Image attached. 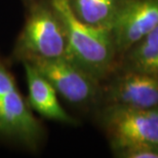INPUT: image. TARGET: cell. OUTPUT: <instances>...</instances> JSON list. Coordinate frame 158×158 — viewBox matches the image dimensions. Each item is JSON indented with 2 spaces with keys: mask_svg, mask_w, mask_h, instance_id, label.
Instances as JSON below:
<instances>
[{
  "mask_svg": "<svg viewBox=\"0 0 158 158\" xmlns=\"http://www.w3.org/2000/svg\"><path fill=\"white\" fill-rule=\"evenodd\" d=\"M50 2L65 26L66 58L99 81H106L119 65V55L111 31L80 22L73 15L67 0Z\"/></svg>",
  "mask_w": 158,
  "mask_h": 158,
  "instance_id": "1",
  "label": "cell"
},
{
  "mask_svg": "<svg viewBox=\"0 0 158 158\" xmlns=\"http://www.w3.org/2000/svg\"><path fill=\"white\" fill-rule=\"evenodd\" d=\"M67 36L64 23L50 0L31 3L14 56L21 62L66 58Z\"/></svg>",
  "mask_w": 158,
  "mask_h": 158,
  "instance_id": "2",
  "label": "cell"
},
{
  "mask_svg": "<svg viewBox=\"0 0 158 158\" xmlns=\"http://www.w3.org/2000/svg\"><path fill=\"white\" fill-rule=\"evenodd\" d=\"M0 135L30 149L39 146L42 126L23 99L15 77L0 60Z\"/></svg>",
  "mask_w": 158,
  "mask_h": 158,
  "instance_id": "3",
  "label": "cell"
},
{
  "mask_svg": "<svg viewBox=\"0 0 158 158\" xmlns=\"http://www.w3.org/2000/svg\"><path fill=\"white\" fill-rule=\"evenodd\" d=\"M101 123L113 153L142 144H158V108L105 105Z\"/></svg>",
  "mask_w": 158,
  "mask_h": 158,
  "instance_id": "4",
  "label": "cell"
},
{
  "mask_svg": "<svg viewBox=\"0 0 158 158\" xmlns=\"http://www.w3.org/2000/svg\"><path fill=\"white\" fill-rule=\"evenodd\" d=\"M29 63L52 83L56 94L72 106L88 108L102 101V82L67 58L37 60Z\"/></svg>",
  "mask_w": 158,
  "mask_h": 158,
  "instance_id": "5",
  "label": "cell"
},
{
  "mask_svg": "<svg viewBox=\"0 0 158 158\" xmlns=\"http://www.w3.org/2000/svg\"><path fill=\"white\" fill-rule=\"evenodd\" d=\"M103 86L105 105L129 108H158V76L117 68Z\"/></svg>",
  "mask_w": 158,
  "mask_h": 158,
  "instance_id": "6",
  "label": "cell"
},
{
  "mask_svg": "<svg viewBox=\"0 0 158 158\" xmlns=\"http://www.w3.org/2000/svg\"><path fill=\"white\" fill-rule=\"evenodd\" d=\"M158 27V0H122L111 33L119 58Z\"/></svg>",
  "mask_w": 158,
  "mask_h": 158,
  "instance_id": "7",
  "label": "cell"
},
{
  "mask_svg": "<svg viewBox=\"0 0 158 158\" xmlns=\"http://www.w3.org/2000/svg\"><path fill=\"white\" fill-rule=\"evenodd\" d=\"M23 63L28 87V105L41 116L65 124H75L59 102L58 94L52 83L29 62Z\"/></svg>",
  "mask_w": 158,
  "mask_h": 158,
  "instance_id": "8",
  "label": "cell"
},
{
  "mask_svg": "<svg viewBox=\"0 0 158 158\" xmlns=\"http://www.w3.org/2000/svg\"><path fill=\"white\" fill-rule=\"evenodd\" d=\"M118 67L158 76V27L120 56Z\"/></svg>",
  "mask_w": 158,
  "mask_h": 158,
  "instance_id": "9",
  "label": "cell"
},
{
  "mask_svg": "<svg viewBox=\"0 0 158 158\" xmlns=\"http://www.w3.org/2000/svg\"><path fill=\"white\" fill-rule=\"evenodd\" d=\"M73 15L82 23L111 31L122 0H67Z\"/></svg>",
  "mask_w": 158,
  "mask_h": 158,
  "instance_id": "10",
  "label": "cell"
},
{
  "mask_svg": "<svg viewBox=\"0 0 158 158\" xmlns=\"http://www.w3.org/2000/svg\"><path fill=\"white\" fill-rule=\"evenodd\" d=\"M122 158H158V144H142L115 153Z\"/></svg>",
  "mask_w": 158,
  "mask_h": 158,
  "instance_id": "11",
  "label": "cell"
},
{
  "mask_svg": "<svg viewBox=\"0 0 158 158\" xmlns=\"http://www.w3.org/2000/svg\"><path fill=\"white\" fill-rule=\"evenodd\" d=\"M28 1H29L30 3H32V2H34V1H37V0H28Z\"/></svg>",
  "mask_w": 158,
  "mask_h": 158,
  "instance_id": "12",
  "label": "cell"
}]
</instances>
